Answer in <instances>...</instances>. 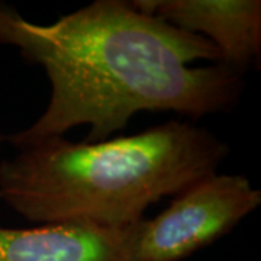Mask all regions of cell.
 <instances>
[{
	"mask_svg": "<svg viewBox=\"0 0 261 261\" xmlns=\"http://www.w3.org/2000/svg\"><path fill=\"white\" fill-rule=\"evenodd\" d=\"M0 44L44 68L51 97L27 129L0 135L15 148L89 125L84 142L122 130L138 112L189 118L232 111L244 73L221 63L207 39L142 12L134 2L96 0L49 25L0 3Z\"/></svg>",
	"mask_w": 261,
	"mask_h": 261,
	"instance_id": "6da1fadb",
	"label": "cell"
},
{
	"mask_svg": "<svg viewBox=\"0 0 261 261\" xmlns=\"http://www.w3.org/2000/svg\"><path fill=\"white\" fill-rule=\"evenodd\" d=\"M0 163V200L31 222L123 229L147 207L214 174L228 145L192 122L168 121L132 137L23 144Z\"/></svg>",
	"mask_w": 261,
	"mask_h": 261,
	"instance_id": "7a4b0ae2",
	"label": "cell"
},
{
	"mask_svg": "<svg viewBox=\"0 0 261 261\" xmlns=\"http://www.w3.org/2000/svg\"><path fill=\"white\" fill-rule=\"evenodd\" d=\"M261 203V192L241 174H209L178 192L152 219H141L137 261H180L231 232Z\"/></svg>",
	"mask_w": 261,
	"mask_h": 261,
	"instance_id": "3957f363",
	"label": "cell"
},
{
	"mask_svg": "<svg viewBox=\"0 0 261 261\" xmlns=\"http://www.w3.org/2000/svg\"><path fill=\"white\" fill-rule=\"evenodd\" d=\"M142 12L207 39L221 63L244 73L260 61V0H135Z\"/></svg>",
	"mask_w": 261,
	"mask_h": 261,
	"instance_id": "277c9868",
	"label": "cell"
},
{
	"mask_svg": "<svg viewBox=\"0 0 261 261\" xmlns=\"http://www.w3.org/2000/svg\"><path fill=\"white\" fill-rule=\"evenodd\" d=\"M138 224L123 229L83 224L0 226V261H137Z\"/></svg>",
	"mask_w": 261,
	"mask_h": 261,
	"instance_id": "5b68a950",
	"label": "cell"
}]
</instances>
